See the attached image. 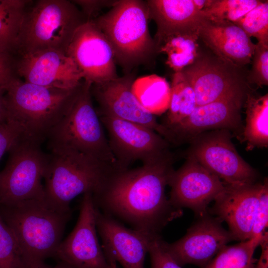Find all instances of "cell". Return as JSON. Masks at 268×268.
Masks as SVG:
<instances>
[{"label": "cell", "mask_w": 268, "mask_h": 268, "mask_svg": "<svg viewBox=\"0 0 268 268\" xmlns=\"http://www.w3.org/2000/svg\"><path fill=\"white\" fill-rule=\"evenodd\" d=\"M17 55L15 51L0 46V88H6L16 77Z\"/></svg>", "instance_id": "cell-35"}, {"label": "cell", "mask_w": 268, "mask_h": 268, "mask_svg": "<svg viewBox=\"0 0 268 268\" xmlns=\"http://www.w3.org/2000/svg\"><path fill=\"white\" fill-rule=\"evenodd\" d=\"M259 0H207L201 12L204 19L234 22L259 4Z\"/></svg>", "instance_id": "cell-29"}, {"label": "cell", "mask_w": 268, "mask_h": 268, "mask_svg": "<svg viewBox=\"0 0 268 268\" xmlns=\"http://www.w3.org/2000/svg\"><path fill=\"white\" fill-rule=\"evenodd\" d=\"M233 23L250 38L254 37L257 42L268 44V1H261Z\"/></svg>", "instance_id": "cell-30"}, {"label": "cell", "mask_w": 268, "mask_h": 268, "mask_svg": "<svg viewBox=\"0 0 268 268\" xmlns=\"http://www.w3.org/2000/svg\"><path fill=\"white\" fill-rule=\"evenodd\" d=\"M0 268H27L16 238L0 214Z\"/></svg>", "instance_id": "cell-31"}, {"label": "cell", "mask_w": 268, "mask_h": 268, "mask_svg": "<svg viewBox=\"0 0 268 268\" xmlns=\"http://www.w3.org/2000/svg\"><path fill=\"white\" fill-rule=\"evenodd\" d=\"M32 1L0 0V47L15 51L24 16Z\"/></svg>", "instance_id": "cell-28"}, {"label": "cell", "mask_w": 268, "mask_h": 268, "mask_svg": "<svg viewBox=\"0 0 268 268\" xmlns=\"http://www.w3.org/2000/svg\"><path fill=\"white\" fill-rule=\"evenodd\" d=\"M260 246L262 252L260 257L254 268H268V234L266 232Z\"/></svg>", "instance_id": "cell-38"}, {"label": "cell", "mask_w": 268, "mask_h": 268, "mask_svg": "<svg viewBox=\"0 0 268 268\" xmlns=\"http://www.w3.org/2000/svg\"><path fill=\"white\" fill-rule=\"evenodd\" d=\"M54 257L74 268H115L106 258L98 240L92 194L83 195L75 227L61 241Z\"/></svg>", "instance_id": "cell-14"}, {"label": "cell", "mask_w": 268, "mask_h": 268, "mask_svg": "<svg viewBox=\"0 0 268 268\" xmlns=\"http://www.w3.org/2000/svg\"><path fill=\"white\" fill-rule=\"evenodd\" d=\"M171 154L132 169H116L92 195L96 207L145 234L158 235L183 212L165 194L174 170Z\"/></svg>", "instance_id": "cell-1"}, {"label": "cell", "mask_w": 268, "mask_h": 268, "mask_svg": "<svg viewBox=\"0 0 268 268\" xmlns=\"http://www.w3.org/2000/svg\"><path fill=\"white\" fill-rule=\"evenodd\" d=\"M5 88H0V126L8 121V115L4 100Z\"/></svg>", "instance_id": "cell-39"}, {"label": "cell", "mask_w": 268, "mask_h": 268, "mask_svg": "<svg viewBox=\"0 0 268 268\" xmlns=\"http://www.w3.org/2000/svg\"><path fill=\"white\" fill-rule=\"evenodd\" d=\"M268 223V181L266 178L262 183L259 201L255 213L250 238L263 235Z\"/></svg>", "instance_id": "cell-33"}, {"label": "cell", "mask_w": 268, "mask_h": 268, "mask_svg": "<svg viewBox=\"0 0 268 268\" xmlns=\"http://www.w3.org/2000/svg\"><path fill=\"white\" fill-rule=\"evenodd\" d=\"M92 84L82 82L67 111L46 139L52 153L75 151L118 169L97 111Z\"/></svg>", "instance_id": "cell-5"}, {"label": "cell", "mask_w": 268, "mask_h": 268, "mask_svg": "<svg viewBox=\"0 0 268 268\" xmlns=\"http://www.w3.org/2000/svg\"><path fill=\"white\" fill-rule=\"evenodd\" d=\"M132 90L140 105L152 114L168 110L171 86L164 77L153 74L135 78Z\"/></svg>", "instance_id": "cell-25"}, {"label": "cell", "mask_w": 268, "mask_h": 268, "mask_svg": "<svg viewBox=\"0 0 268 268\" xmlns=\"http://www.w3.org/2000/svg\"><path fill=\"white\" fill-rule=\"evenodd\" d=\"M116 169L77 151L51 152L43 178L45 199L56 209L70 212L73 199L96 193Z\"/></svg>", "instance_id": "cell-7"}, {"label": "cell", "mask_w": 268, "mask_h": 268, "mask_svg": "<svg viewBox=\"0 0 268 268\" xmlns=\"http://www.w3.org/2000/svg\"><path fill=\"white\" fill-rule=\"evenodd\" d=\"M199 28L171 35L157 47V53L166 54V64L174 71L180 72L192 65L199 55Z\"/></svg>", "instance_id": "cell-24"}, {"label": "cell", "mask_w": 268, "mask_h": 268, "mask_svg": "<svg viewBox=\"0 0 268 268\" xmlns=\"http://www.w3.org/2000/svg\"><path fill=\"white\" fill-rule=\"evenodd\" d=\"M21 135V129L14 122L8 120L0 126V160Z\"/></svg>", "instance_id": "cell-36"}, {"label": "cell", "mask_w": 268, "mask_h": 268, "mask_svg": "<svg viewBox=\"0 0 268 268\" xmlns=\"http://www.w3.org/2000/svg\"><path fill=\"white\" fill-rule=\"evenodd\" d=\"M248 92L240 93L198 106L193 113L169 131L175 142L191 140L210 130L227 129L240 140L244 126L241 109Z\"/></svg>", "instance_id": "cell-18"}, {"label": "cell", "mask_w": 268, "mask_h": 268, "mask_svg": "<svg viewBox=\"0 0 268 268\" xmlns=\"http://www.w3.org/2000/svg\"><path fill=\"white\" fill-rule=\"evenodd\" d=\"M96 223L102 250L113 267L118 268V262L123 268H144L149 241L158 235L145 234L128 228L96 206Z\"/></svg>", "instance_id": "cell-19"}, {"label": "cell", "mask_w": 268, "mask_h": 268, "mask_svg": "<svg viewBox=\"0 0 268 268\" xmlns=\"http://www.w3.org/2000/svg\"><path fill=\"white\" fill-rule=\"evenodd\" d=\"M264 234L233 245H225L204 268H254V252Z\"/></svg>", "instance_id": "cell-27"}, {"label": "cell", "mask_w": 268, "mask_h": 268, "mask_svg": "<svg viewBox=\"0 0 268 268\" xmlns=\"http://www.w3.org/2000/svg\"><path fill=\"white\" fill-rule=\"evenodd\" d=\"M16 55V74L25 82L47 87L71 89L83 81L76 65L65 52L47 49Z\"/></svg>", "instance_id": "cell-17"}, {"label": "cell", "mask_w": 268, "mask_h": 268, "mask_svg": "<svg viewBox=\"0 0 268 268\" xmlns=\"http://www.w3.org/2000/svg\"><path fill=\"white\" fill-rule=\"evenodd\" d=\"M146 1L120 0L92 20L109 43L117 62L129 73L149 62L157 53L149 32Z\"/></svg>", "instance_id": "cell-4"}, {"label": "cell", "mask_w": 268, "mask_h": 268, "mask_svg": "<svg viewBox=\"0 0 268 268\" xmlns=\"http://www.w3.org/2000/svg\"><path fill=\"white\" fill-rule=\"evenodd\" d=\"M170 86V103L162 124L169 131L190 115L197 106L193 88L181 71L174 73Z\"/></svg>", "instance_id": "cell-26"}, {"label": "cell", "mask_w": 268, "mask_h": 268, "mask_svg": "<svg viewBox=\"0 0 268 268\" xmlns=\"http://www.w3.org/2000/svg\"><path fill=\"white\" fill-rule=\"evenodd\" d=\"M134 74L124 75L100 84L92 85L91 91L99 104L98 115L115 117L145 126L156 132L169 143H175L170 132L146 111L132 90Z\"/></svg>", "instance_id": "cell-13"}, {"label": "cell", "mask_w": 268, "mask_h": 268, "mask_svg": "<svg viewBox=\"0 0 268 268\" xmlns=\"http://www.w3.org/2000/svg\"><path fill=\"white\" fill-rule=\"evenodd\" d=\"M41 144L21 136L8 150V158L0 172V205L45 198L42 183L49 154Z\"/></svg>", "instance_id": "cell-8"}, {"label": "cell", "mask_w": 268, "mask_h": 268, "mask_svg": "<svg viewBox=\"0 0 268 268\" xmlns=\"http://www.w3.org/2000/svg\"><path fill=\"white\" fill-rule=\"evenodd\" d=\"M222 222L208 212L199 217L182 238L172 243L161 239V245L180 266L193 264L204 268L224 246L236 240Z\"/></svg>", "instance_id": "cell-11"}, {"label": "cell", "mask_w": 268, "mask_h": 268, "mask_svg": "<svg viewBox=\"0 0 268 268\" xmlns=\"http://www.w3.org/2000/svg\"><path fill=\"white\" fill-rule=\"evenodd\" d=\"M99 117L119 169H128L137 160L146 164L171 154L170 143L152 129L113 117Z\"/></svg>", "instance_id": "cell-10"}, {"label": "cell", "mask_w": 268, "mask_h": 268, "mask_svg": "<svg viewBox=\"0 0 268 268\" xmlns=\"http://www.w3.org/2000/svg\"><path fill=\"white\" fill-rule=\"evenodd\" d=\"M67 54L76 65L83 80L92 85L119 77L112 49L92 20L85 22L76 30Z\"/></svg>", "instance_id": "cell-15"}, {"label": "cell", "mask_w": 268, "mask_h": 268, "mask_svg": "<svg viewBox=\"0 0 268 268\" xmlns=\"http://www.w3.org/2000/svg\"><path fill=\"white\" fill-rule=\"evenodd\" d=\"M168 185L171 188L168 199L175 208H188L198 217L208 213V205L224 190L226 184L188 155L183 165L174 170Z\"/></svg>", "instance_id": "cell-12"}, {"label": "cell", "mask_w": 268, "mask_h": 268, "mask_svg": "<svg viewBox=\"0 0 268 268\" xmlns=\"http://www.w3.org/2000/svg\"><path fill=\"white\" fill-rule=\"evenodd\" d=\"M36 268H74L68 265L65 264L64 263H62L59 264L54 267H49L46 266L45 265L42 266L41 267Z\"/></svg>", "instance_id": "cell-40"}, {"label": "cell", "mask_w": 268, "mask_h": 268, "mask_svg": "<svg viewBox=\"0 0 268 268\" xmlns=\"http://www.w3.org/2000/svg\"><path fill=\"white\" fill-rule=\"evenodd\" d=\"M246 119L241 140L247 150L268 146V94L255 95L248 92L244 101Z\"/></svg>", "instance_id": "cell-23"}, {"label": "cell", "mask_w": 268, "mask_h": 268, "mask_svg": "<svg viewBox=\"0 0 268 268\" xmlns=\"http://www.w3.org/2000/svg\"><path fill=\"white\" fill-rule=\"evenodd\" d=\"M236 67L216 56L199 55L181 72L194 91L198 106L246 93V82Z\"/></svg>", "instance_id": "cell-16"}, {"label": "cell", "mask_w": 268, "mask_h": 268, "mask_svg": "<svg viewBox=\"0 0 268 268\" xmlns=\"http://www.w3.org/2000/svg\"><path fill=\"white\" fill-rule=\"evenodd\" d=\"M252 67L247 80L258 87L268 85V44H255L252 56Z\"/></svg>", "instance_id": "cell-32"}, {"label": "cell", "mask_w": 268, "mask_h": 268, "mask_svg": "<svg viewBox=\"0 0 268 268\" xmlns=\"http://www.w3.org/2000/svg\"><path fill=\"white\" fill-rule=\"evenodd\" d=\"M150 19L156 25V47L168 37L198 29L204 19L193 0H146Z\"/></svg>", "instance_id": "cell-22"}, {"label": "cell", "mask_w": 268, "mask_h": 268, "mask_svg": "<svg viewBox=\"0 0 268 268\" xmlns=\"http://www.w3.org/2000/svg\"><path fill=\"white\" fill-rule=\"evenodd\" d=\"M160 235L151 238L148 253L150 259V268H182L163 249L161 245Z\"/></svg>", "instance_id": "cell-34"}, {"label": "cell", "mask_w": 268, "mask_h": 268, "mask_svg": "<svg viewBox=\"0 0 268 268\" xmlns=\"http://www.w3.org/2000/svg\"><path fill=\"white\" fill-rule=\"evenodd\" d=\"M87 21L72 1H32L24 16L15 51L23 55L53 49L67 53L76 30Z\"/></svg>", "instance_id": "cell-6"}, {"label": "cell", "mask_w": 268, "mask_h": 268, "mask_svg": "<svg viewBox=\"0 0 268 268\" xmlns=\"http://www.w3.org/2000/svg\"><path fill=\"white\" fill-rule=\"evenodd\" d=\"M199 35L215 56L232 66L240 69L251 63L255 44L234 23L204 19Z\"/></svg>", "instance_id": "cell-21"}, {"label": "cell", "mask_w": 268, "mask_h": 268, "mask_svg": "<svg viewBox=\"0 0 268 268\" xmlns=\"http://www.w3.org/2000/svg\"><path fill=\"white\" fill-rule=\"evenodd\" d=\"M0 214L16 238L27 268H36L54 257L71 211H60L43 198L0 205Z\"/></svg>", "instance_id": "cell-2"}, {"label": "cell", "mask_w": 268, "mask_h": 268, "mask_svg": "<svg viewBox=\"0 0 268 268\" xmlns=\"http://www.w3.org/2000/svg\"><path fill=\"white\" fill-rule=\"evenodd\" d=\"M227 129L201 133L192 138L188 155L229 185L256 183L258 172L240 155Z\"/></svg>", "instance_id": "cell-9"}, {"label": "cell", "mask_w": 268, "mask_h": 268, "mask_svg": "<svg viewBox=\"0 0 268 268\" xmlns=\"http://www.w3.org/2000/svg\"><path fill=\"white\" fill-rule=\"evenodd\" d=\"M82 82L73 89H61L16 77L4 93L8 120L19 125L23 138L41 144L67 111Z\"/></svg>", "instance_id": "cell-3"}, {"label": "cell", "mask_w": 268, "mask_h": 268, "mask_svg": "<svg viewBox=\"0 0 268 268\" xmlns=\"http://www.w3.org/2000/svg\"><path fill=\"white\" fill-rule=\"evenodd\" d=\"M262 183L241 185H226L214 200L208 212L228 224L236 240L250 239Z\"/></svg>", "instance_id": "cell-20"}, {"label": "cell", "mask_w": 268, "mask_h": 268, "mask_svg": "<svg viewBox=\"0 0 268 268\" xmlns=\"http://www.w3.org/2000/svg\"><path fill=\"white\" fill-rule=\"evenodd\" d=\"M72 1L80 7V10L89 21L97 17L98 13L102 9L111 7L117 0H77Z\"/></svg>", "instance_id": "cell-37"}]
</instances>
